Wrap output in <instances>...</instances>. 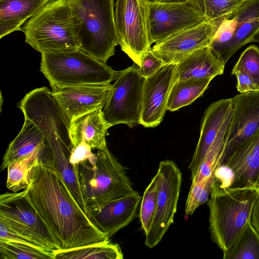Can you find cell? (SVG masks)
<instances>
[{
	"mask_svg": "<svg viewBox=\"0 0 259 259\" xmlns=\"http://www.w3.org/2000/svg\"><path fill=\"white\" fill-rule=\"evenodd\" d=\"M51 87L52 95L70 122L78 116L103 108L112 86L109 83Z\"/></svg>",
	"mask_w": 259,
	"mask_h": 259,
	"instance_id": "obj_17",
	"label": "cell"
},
{
	"mask_svg": "<svg viewBox=\"0 0 259 259\" xmlns=\"http://www.w3.org/2000/svg\"><path fill=\"white\" fill-rule=\"evenodd\" d=\"M17 106L24 118L37 127L48 143L62 140L72 147L69 131L70 121L47 87L31 91Z\"/></svg>",
	"mask_w": 259,
	"mask_h": 259,
	"instance_id": "obj_8",
	"label": "cell"
},
{
	"mask_svg": "<svg viewBox=\"0 0 259 259\" xmlns=\"http://www.w3.org/2000/svg\"><path fill=\"white\" fill-rule=\"evenodd\" d=\"M158 179L156 175L146 188L140 206L139 218L142 228L146 234L156 212L158 196Z\"/></svg>",
	"mask_w": 259,
	"mask_h": 259,
	"instance_id": "obj_29",
	"label": "cell"
},
{
	"mask_svg": "<svg viewBox=\"0 0 259 259\" xmlns=\"http://www.w3.org/2000/svg\"><path fill=\"white\" fill-rule=\"evenodd\" d=\"M21 31L25 42L40 53L79 49L66 0H50L26 22Z\"/></svg>",
	"mask_w": 259,
	"mask_h": 259,
	"instance_id": "obj_5",
	"label": "cell"
},
{
	"mask_svg": "<svg viewBox=\"0 0 259 259\" xmlns=\"http://www.w3.org/2000/svg\"><path fill=\"white\" fill-rule=\"evenodd\" d=\"M100 108L78 116L70 122L69 136L72 148L84 143L92 149L107 147L106 136L110 127Z\"/></svg>",
	"mask_w": 259,
	"mask_h": 259,
	"instance_id": "obj_21",
	"label": "cell"
},
{
	"mask_svg": "<svg viewBox=\"0 0 259 259\" xmlns=\"http://www.w3.org/2000/svg\"><path fill=\"white\" fill-rule=\"evenodd\" d=\"M79 49L107 62L119 45L114 0H66Z\"/></svg>",
	"mask_w": 259,
	"mask_h": 259,
	"instance_id": "obj_2",
	"label": "cell"
},
{
	"mask_svg": "<svg viewBox=\"0 0 259 259\" xmlns=\"http://www.w3.org/2000/svg\"><path fill=\"white\" fill-rule=\"evenodd\" d=\"M223 164L234 172L231 187L255 186L259 172V128L239 146Z\"/></svg>",
	"mask_w": 259,
	"mask_h": 259,
	"instance_id": "obj_20",
	"label": "cell"
},
{
	"mask_svg": "<svg viewBox=\"0 0 259 259\" xmlns=\"http://www.w3.org/2000/svg\"><path fill=\"white\" fill-rule=\"evenodd\" d=\"M94 154L92 151L91 147L84 143H82L72 148L69 161L72 164L78 165L79 164L89 159Z\"/></svg>",
	"mask_w": 259,
	"mask_h": 259,
	"instance_id": "obj_38",
	"label": "cell"
},
{
	"mask_svg": "<svg viewBox=\"0 0 259 259\" xmlns=\"http://www.w3.org/2000/svg\"><path fill=\"white\" fill-rule=\"evenodd\" d=\"M259 195L256 186L222 188L214 181L207 201L212 241L225 253L250 219Z\"/></svg>",
	"mask_w": 259,
	"mask_h": 259,
	"instance_id": "obj_4",
	"label": "cell"
},
{
	"mask_svg": "<svg viewBox=\"0 0 259 259\" xmlns=\"http://www.w3.org/2000/svg\"><path fill=\"white\" fill-rule=\"evenodd\" d=\"M25 196L54 237L59 250L109 240L80 207L49 155L39 157L29 174Z\"/></svg>",
	"mask_w": 259,
	"mask_h": 259,
	"instance_id": "obj_1",
	"label": "cell"
},
{
	"mask_svg": "<svg viewBox=\"0 0 259 259\" xmlns=\"http://www.w3.org/2000/svg\"><path fill=\"white\" fill-rule=\"evenodd\" d=\"M207 179L191 184L185 205L186 215L192 214L199 206L203 204V190Z\"/></svg>",
	"mask_w": 259,
	"mask_h": 259,
	"instance_id": "obj_35",
	"label": "cell"
},
{
	"mask_svg": "<svg viewBox=\"0 0 259 259\" xmlns=\"http://www.w3.org/2000/svg\"><path fill=\"white\" fill-rule=\"evenodd\" d=\"M2 259H54V253L45 251L21 243L0 241Z\"/></svg>",
	"mask_w": 259,
	"mask_h": 259,
	"instance_id": "obj_31",
	"label": "cell"
},
{
	"mask_svg": "<svg viewBox=\"0 0 259 259\" xmlns=\"http://www.w3.org/2000/svg\"><path fill=\"white\" fill-rule=\"evenodd\" d=\"M233 108V98H229L212 103L205 111L202 119L199 140L188 165L191 178L197 174L206 153L223 126L230 121Z\"/></svg>",
	"mask_w": 259,
	"mask_h": 259,
	"instance_id": "obj_18",
	"label": "cell"
},
{
	"mask_svg": "<svg viewBox=\"0 0 259 259\" xmlns=\"http://www.w3.org/2000/svg\"><path fill=\"white\" fill-rule=\"evenodd\" d=\"M259 31V0L245 2L220 25L209 46L226 64Z\"/></svg>",
	"mask_w": 259,
	"mask_h": 259,
	"instance_id": "obj_9",
	"label": "cell"
},
{
	"mask_svg": "<svg viewBox=\"0 0 259 259\" xmlns=\"http://www.w3.org/2000/svg\"><path fill=\"white\" fill-rule=\"evenodd\" d=\"M251 42H256L259 44V31L255 35L252 39Z\"/></svg>",
	"mask_w": 259,
	"mask_h": 259,
	"instance_id": "obj_43",
	"label": "cell"
},
{
	"mask_svg": "<svg viewBox=\"0 0 259 259\" xmlns=\"http://www.w3.org/2000/svg\"><path fill=\"white\" fill-rule=\"evenodd\" d=\"M0 223L35 239L52 252L59 250L54 237L25 196L23 190L1 195Z\"/></svg>",
	"mask_w": 259,
	"mask_h": 259,
	"instance_id": "obj_12",
	"label": "cell"
},
{
	"mask_svg": "<svg viewBox=\"0 0 259 259\" xmlns=\"http://www.w3.org/2000/svg\"><path fill=\"white\" fill-rule=\"evenodd\" d=\"M0 241L21 243L45 251L54 253L49 250L37 240L18 233L2 223H0Z\"/></svg>",
	"mask_w": 259,
	"mask_h": 259,
	"instance_id": "obj_34",
	"label": "cell"
},
{
	"mask_svg": "<svg viewBox=\"0 0 259 259\" xmlns=\"http://www.w3.org/2000/svg\"><path fill=\"white\" fill-rule=\"evenodd\" d=\"M221 23L206 20L156 43L151 50L164 64H177L195 51L209 46Z\"/></svg>",
	"mask_w": 259,
	"mask_h": 259,
	"instance_id": "obj_15",
	"label": "cell"
},
{
	"mask_svg": "<svg viewBox=\"0 0 259 259\" xmlns=\"http://www.w3.org/2000/svg\"><path fill=\"white\" fill-rule=\"evenodd\" d=\"M250 221L259 233V195L253 206L250 217Z\"/></svg>",
	"mask_w": 259,
	"mask_h": 259,
	"instance_id": "obj_40",
	"label": "cell"
},
{
	"mask_svg": "<svg viewBox=\"0 0 259 259\" xmlns=\"http://www.w3.org/2000/svg\"><path fill=\"white\" fill-rule=\"evenodd\" d=\"M255 186L257 187V188L258 189V190L259 191V172L258 174V176H257L256 181L255 182Z\"/></svg>",
	"mask_w": 259,
	"mask_h": 259,
	"instance_id": "obj_44",
	"label": "cell"
},
{
	"mask_svg": "<svg viewBox=\"0 0 259 259\" xmlns=\"http://www.w3.org/2000/svg\"><path fill=\"white\" fill-rule=\"evenodd\" d=\"M141 199L140 194L135 191L106 204L89 219L97 228L110 238L133 221Z\"/></svg>",
	"mask_w": 259,
	"mask_h": 259,
	"instance_id": "obj_19",
	"label": "cell"
},
{
	"mask_svg": "<svg viewBox=\"0 0 259 259\" xmlns=\"http://www.w3.org/2000/svg\"><path fill=\"white\" fill-rule=\"evenodd\" d=\"M242 71L248 74L259 89V49L248 47L241 54L232 71Z\"/></svg>",
	"mask_w": 259,
	"mask_h": 259,
	"instance_id": "obj_33",
	"label": "cell"
},
{
	"mask_svg": "<svg viewBox=\"0 0 259 259\" xmlns=\"http://www.w3.org/2000/svg\"><path fill=\"white\" fill-rule=\"evenodd\" d=\"M50 0H0V38L22 27Z\"/></svg>",
	"mask_w": 259,
	"mask_h": 259,
	"instance_id": "obj_24",
	"label": "cell"
},
{
	"mask_svg": "<svg viewBox=\"0 0 259 259\" xmlns=\"http://www.w3.org/2000/svg\"><path fill=\"white\" fill-rule=\"evenodd\" d=\"M232 75H234L237 78L236 89L240 93L259 89L251 77L245 72L236 70L232 71Z\"/></svg>",
	"mask_w": 259,
	"mask_h": 259,
	"instance_id": "obj_39",
	"label": "cell"
},
{
	"mask_svg": "<svg viewBox=\"0 0 259 259\" xmlns=\"http://www.w3.org/2000/svg\"><path fill=\"white\" fill-rule=\"evenodd\" d=\"M78 174L89 218L106 204L136 191L125 168L107 147L79 164Z\"/></svg>",
	"mask_w": 259,
	"mask_h": 259,
	"instance_id": "obj_3",
	"label": "cell"
},
{
	"mask_svg": "<svg viewBox=\"0 0 259 259\" xmlns=\"http://www.w3.org/2000/svg\"><path fill=\"white\" fill-rule=\"evenodd\" d=\"M225 65L209 46L204 47L195 51L177 63L175 81L189 78H214L224 73Z\"/></svg>",
	"mask_w": 259,
	"mask_h": 259,
	"instance_id": "obj_22",
	"label": "cell"
},
{
	"mask_svg": "<svg viewBox=\"0 0 259 259\" xmlns=\"http://www.w3.org/2000/svg\"><path fill=\"white\" fill-rule=\"evenodd\" d=\"M50 148L42 133L30 120L25 118L22 127L16 137L10 143L1 165V170L9 163L27 158Z\"/></svg>",
	"mask_w": 259,
	"mask_h": 259,
	"instance_id": "obj_23",
	"label": "cell"
},
{
	"mask_svg": "<svg viewBox=\"0 0 259 259\" xmlns=\"http://www.w3.org/2000/svg\"><path fill=\"white\" fill-rule=\"evenodd\" d=\"M245 2L243 0H205L206 20L223 21Z\"/></svg>",
	"mask_w": 259,
	"mask_h": 259,
	"instance_id": "obj_32",
	"label": "cell"
},
{
	"mask_svg": "<svg viewBox=\"0 0 259 259\" xmlns=\"http://www.w3.org/2000/svg\"><path fill=\"white\" fill-rule=\"evenodd\" d=\"M243 1H244V2H247V1H251V0H243Z\"/></svg>",
	"mask_w": 259,
	"mask_h": 259,
	"instance_id": "obj_45",
	"label": "cell"
},
{
	"mask_svg": "<svg viewBox=\"0 0 259 259\" xmlns=\"http://www.w3.org/2000/svg\"><path fill=\"white\" fill-rule=\"evenodd\" d=\"M40 71L51 87L109 83L119 72L79 49L41 53Z\"/></svg>",
	"mask_w": 259,
	"mask_h": 259,
	"instance_id": "obj_6",
	"label": "cell"
},
{
	"mask_svg": "<svg viewBox=\"0 0 259 259\" xmlns=\"http://www.w3.org/2000/svg\"><path fill=\"white\" fill-rule=\"evenodd\" d=\"M233 103L232 117L217 165L224 163L259 128V89L236 95Z\"/></svg>",
	"mask_w": 259,
	"mask_h": 259,
	"instance_id": "obj_14",
	"label": "cell"
},
{
	"mask_svg": "<svg viewBox=\"0 0 259 259\" xmlns=\"http://www.w3.org/2000/svg\"><path fill=\"white\" fill-rule=\"evenodd\" d=\"M133 65L119 71L103 108L110 127L124 124L132 128L140 124L146 78Z\"/></svg>",
	"mask_w": 259,
	"mask_h": 259,
	"instance_id": "obj_7",
	"label": "cell"
},
{
	"mask_svg": "<svg viewBox=\"0 0 259 259\" xmlns=\"http://www.w3.org/2000/svg\"><path fill=\"white\" fill-rule=\"evenodd\" d=\"M188 0H145L148 3L152 4H171L175 3H182Z\"/></svg>",
	"mask_w": 259,
	"mask_h": 259,
	"instance_id": "obj_41",
	"label": "cell"
},
{
	"mask_svg": "<svg viewBox=\"0 0 259 259\" xmlns=\"http://www.w3.org/2000/svg\"><path fill=\"white\" fill-rule=\"evenodd\" d=\"M229 123L230 121L226 122L221 129L215 141L206 153L197 174L192 178V183L207 179L213 174L218 164Z\"/></svg>",
	"mask_w": 259,
	"mask_h": 259,
	"instance_id": "obj_30",
	"label": "cell"
},
{
	"mask_svg": "<svg viewBox=\"0 0 259 259\" xmlns=\"http://www.w3.org/2000/svg\"><path fill=\"white\" fill-rule=\"evenodd\" d=\"M50 154H52L50 147L24 159L9 163L7 167V188L14 193L26 189L29 185V172L37 159Z\"/></svg>",
	"mask_w": 259,
	"mask_h": 259,
	"instance_id": "obj_28",
	"label": "cell"
},
{
	"mask_svg": "<svg viewBox=\"0 0 259 259\" xmlns=\"http://www.w3.org/2000/svg\"><path fill=\"white\" fill-rule=\"evenodd\" d=\"M214 182L220 187H231L234 179L232 169L226 164L217 165L213 171Z\"/></svg>",
	"mask_w": 259,
	"mask_h": 259,
	"instance_id": "obj_37",
	"label": "cell"
},
{
	"mask_svg": "<svg viewBox=\"0 0 259 259\" xmlns=\"http://www.w3.org/2000/svg\"><path fill=\"white\" fill-rule=\"evenodd\" d=\"M224 259H259V233L250 221L227 251Z\"/></svg>",
	"mask_w": 259,
	"mask_h": 259,
	"instance_id": "obj_26",
	"label": "cell"
},
{
	"mask_svg": "<svg viewBox=\"0 0 259 259\" xmlns=\"http://www.w3.org/2000/svg\"><path fill=\"white\" fill-rule=\"evenodd\" d=\"M213 78H189L175 81L168 97L167 110L175 111L191 104L203 95Z\"/></svg>",
	"mask_w": 259,
	"mask_h": 259,
	"instance_id": "obj_25",
	"label": "cell"
},
{
	"mask_svg": "<svg viewBox=\"0 0 259 259\" xmlns=\"http://www.w3.org/2000/svg\"><path fill=\"white\" fill-rule=\"evenodd\" d=\"M120 246L110 241L68 250L54 252V259H122Z\"/></svg>",
	"mask_w": 259,
	"mask_h": 259,
	"instance_id": "obj_27",
	"label": "cell"
},
{
	"mask_svg": "<svg viewBox=\"0 0 259 259\" xmlns=\"http://www.w3.org/2000/svg\"><path fill=\"white\" fill-rule=\"evenodd\" d=\"M115 19L121 50L139 67L143 54L151 48L145 0H117Z\"/></svg>",
	"mask_w": 259,
	"mask_h": 259,
	"instance_id": "obj_10",
	"label": "cell"
},
{
	"mask_svg": "<svg viewBox=\"0 0 259 259\" xmlns=\"http://www.w3.org/2000/svg\"><path fill=\"white\" fill-rule=\"evenodd\" d=\"M176 63L166 64L146 78L140 124L146 127L158 125L167 110V103L175 81Z\"/></svg>",
	"mask_w": 259,
	"mask_h": 259,
	"instance_id": "obj_16",
	"label": "cell"
},
{
	"mask_svg": "<svg viewBox=\"0 0 259 259\" xmlns=\"http://www.w3.org/2000/svg\"><path fill=\"white\" fill-rule=\"evenodd\" d=\"M164 64L152 52L151 48L146 51L141 58V66L139 70L147 78L158 71Z\"/></svg>",
	"mask_w": 259,
	"mask_h": 259,
	"instance_id": "obj_36",
	"label": "cell"
},
{
	"mask_svg": "<svg viewBox=\"0 0 259 259\" xmlns=\"http://www.w3.org/2000/svg\"><path fill=\"white\" fill-rule=\"evenodd\" d=\"M147 8L151 45L207 20L203 12L190 0L171 4L147 3Z\"/></svg>",
	"mask_w": 259,
	"mask_h": 259,
	"instance_id": "obj_13",
	"label": "cell"
},
{
	"mask_svg": "<svg viewBox=\"0 0 259 259\" xmlns=\"http://www.w3.org/2000/svg\"><path fill=\"white\" fill-rule=\"evenodd\" d=\"M156 175L159 183L157 207L152 225L145 234V244L150 248L161 241L174 223L182 182L180 169L170 160L161 161Z\"/></svg>",
	"mask_w": 259,
	"mask_h": 259,
	"instance_id": "obj_11",
	"label": "cell"
},
{
	"mask_svg": "<svg viewBox=\"0 0 259 259\" xmlns=\"http://www.w3.org/2000/svg\"><path fill=\"white\" fill-rule=\"evenodd\" d=\"M197 6L205 15V0H190Z\"/></svg>",
	"mask_w": 259,
	"mask_h": 259,
	"instance_id": "obj_42",
	"label": "cell"
}]
</instances>
